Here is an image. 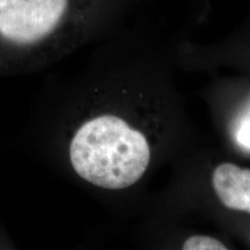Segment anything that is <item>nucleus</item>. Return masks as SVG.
<instances>
[{
    "mask_svg": "<svg viewBox=\"0 0 250 250\" xmlns=\"http://www.w3.org/2000/svg\"><path fill=\"white\" fill-rule=\"evenodd\" d=\"M98 0H0V79L37 70L83 40Z\"/></svg>",
    "mask_w": 250,
    "mask_h": 250,
    "instance_id": "f257e3e1",
    "label": "nucleus"
},
{
    "mask_svg": "<svg viewBox=\"0 0 250 250\" xmlns=\"http://www.w3.org/2000/svg\"><path fill=\"white\" fill-rule=\"evenodd\" d=\"M73 173L107 190L129 188L142 179L151 151L145 136L114 115L86 117L76 125L66 146Z\"/></svg>",
    "mask_w": 250,
    "mask_h": 250,
    "instance_id": "f03ea898",
    "label": "nucleus"
},
{
    "mask_svg": "<svg viewBox=\"0 0 250 250\" xmlns=\"http://www.w3.org/2000/svg\"><path fill=\"white\" fill-rule=\"evenodd\" d=\"M212 184L227 208L250 213V169L225 162L214 169Z\"/></svg>",
    "mask_w": 250,
    "mask_h": 250,
    "instance_id": "7ed1b4c3",
    "label": "nucleus"
},
{
    "mask_svg": "<svg viewBox=\"0 0 250 250\" xmlns=\"http://www.w3.org/2000/svg\"><path fill=\"white\" fill-rule=\"evenodd\" d=\"M184 250H226L223 242L211 236L196 235L191 236L184 242Z\"/></svg>",
    "mask_w": 250,
    "mask_h": 250,
    "instance_id": "20e7f679",
    "label": "nucleus"
},
{
    "mask_svg": "<svg viewBox=\"0 0 250 250\" xmlns=\"http://www.w3.org/2000/svg\"><path fill=\"white\" fill-rule=\"evenodd\" d=\"M236 139L242 146L250 149V116L243 121L240 129L237 130Z\"/></svg>",
    "mask_w": 250,
    "mask_h": 250,
    "instance_id": "39448f33",
    "label": "nucleus"
},
{
    "mask_svg": "<svg viewBox=\"0 0 250 250\" xmlns=\"http://www.w3.org/2000/svg\"><path fill=\"white\" fill-rule=\"evenodd\" d=\"M0 248L1 249H15V243L12 241L7 232L5 230V227L0 225Z\"/></svg>",
    "mask_w": 250,
    "mask_h": 250,
    "instance_id": "423d86ee",
    "label": "nucleus"
}]
</instances>
